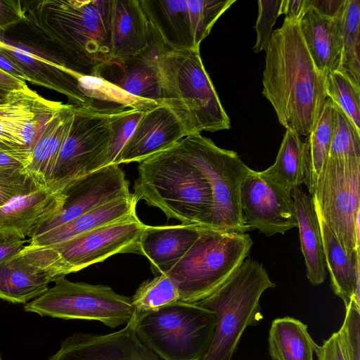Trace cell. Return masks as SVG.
<instances>
[{"mask_svg":"<svg viewBox=\"0 0 360 360\" xmlns=\"http://www.w3.org/2000/svg\"><path fill=\"white\" fill-rule=\"evenodd\" d=\"M201 227L192 224L146 225L140 239L139 254L148 259L154 274H165L196 241Z\"/></svg>","mask_w":360,"mask_h":360,"instance_id":"obj_21","label":"cell"},{"mask_svg":"<svg viewBox=\"0 0 360 360\" xmlns=\"http://www.w3.org/2000/svg\"><path fill=\"white\" fill-rule=\"evenodd\" d=\"M75 79L77 89L85 101L84 107L105 114L110 115L129 108L145 111L160 105L156 101L129 94L99 76L77 73Z\"/></svg>","mask_w":360,"mask_h":360,"instance_id":"obj_30","label":"cell"},{"mask_svg":"<svg viewBox=\"0 0 360 360\" xmlns=\"http://www.w3.org/2000/svg\"><path fill=\"white\" fill-rule=\"evenodd\" d=\"M261 174L287 191L304 184V141L286 130L274 163Z\"/></svg>","mask_w":360,"mask_h":360,"instance_id":"obj_33","label":"cell"},{"mask_svg":"<svg viewBox=\"0 0 360 360\" xmlns=\"http://www.w3.org/2000/svg\"><path fill=\"white\" fill-rule=\"evenodd\" d=\"M342 51L338 71L360 89V1L346 0L340 17Z\"/></svg>","mask_w":360,"mask_h":360,"instance_id":"obj_34","label":"cell"},{"mask_svg":"<svg viewBox=\"0 0 360 360\" xmlns=\"http://www.w3.org/2000/svg\"><path fill=\"white\" fill-rule=\"evenodd\" d=\"M25 8L20 1L0 0V31L24 20Z\"/></svg>","mask_w":360,"mask_h":360,"instance_id":"obj_44","label":"cell"},{"mask_svg":"<svg viewBox=\"0 0 360 360\" xmlns=\"http://www.w3.org/2000/svg\"><path fill=\"white\" fill-rule=\"evenodd\" d=\"M311 197L347 257H360V160L328 158Z\"/></svg>","mask_w":360,"mask_h":360,"instance_id":"obj_9","label":"cell"},{"mask_svg":"<svg viewBox=\"0 0 360 360\" xmlns=\"http://www.w3.org/2000/svg\"><path fill=\"white\" fill-rule=\"evenodd\" d=\"M133 324L138 338L161 359L203 360L214 335L216 315L197 303L179 301Z\"/></svg>","mask_w":360,"mask_h":360,"instance_id":"obj_7","label":"cell"},{"mask_svg":"<svg viewBox=\"0 0 360 360\" xmlns=\"http://www.w3.org/2000/svg\"><path fill=\"white\" fill-rule=\"evenodd\" d=\"M150 27L167 50L200 49L195 44L187 0H139Z\"/></svg>","mask_w":360,"mask_h":360,"instance_id":"obj_24","label":"cell"},{"mask_svg":"<svg viewBox=\"0 0 360 360\" xmlns=\"http://www.w3.org/2000/svg\"><path fill=\"white\" fill-rule=\"evenodd\" d=\"M311 6L310 0H282L279 15H285V19L300 22Z\"/></svg>","mask_w":360,"mask_h":360,"instance_id":"obj_47","label":"cell"},{"mask_svg":"<svg viewBox=\"0 0 360 360\" xmlns=\"http://www.w3.org/2000/svg\"><path fill=\"white\" fill-rule=\"evenodd\" d=\"M15 89H13L9 86H4L0 84V100L6 97V96L11 91Z\"/></svg>","mask_w":360,"mask_h":360,"instance_id":"obj_51","label":"cell"},{"mask_svg":"<svg viewBox=\"0 0 360 360\" xmlns=\"http://www.w3.org/2000/svg\"><path fill=\"white\" fill-rule=\"evenodd\" d=\"M68 104L47 100L25 84L0 100V148H28Z\"/></svg>","mask_w":360,"mask_h":360,"instance_id":"obj_14","label":"cell"},{"mask_svg":"<svg viewBox=\"0 0 360 360\" xmlns=\"http://www.w3.org/2000/svg\"><path fill=\"white\" fill-rule=\"evenodd\" d=\"M60 191L40 187L0 207V233L24 239L60 207Z\"/></svg>","mask_w":360,"mask_h":360,"instance_id":"obj_20","label":"cell"},{"mask_svg":"<svg viewBox=\"0 0 360 360\" xmlns=\"http://www.w3.org/2000/svg\"><path fill=\"white\" fill-rule=\"evenodd\" d=\"M146 225L137 216L115 221L52 245L71 272H77L116 254L140 253Z\"/></svg>","mask_w":360,"mask_h":360,"instance_id":"obj_16","label":"cell"},{"mask_svg":"<svg viewBox=\"0 0 360 360\" xmlns=\"http://www.w3.org/2000/svg\"><path fill=\"white\" fill-rule=\"evenodd\" d=\"M112 0H46L25 8L24 20L51 43L60 62L98 76L111 61Z\"/></svg>","mask_w":360,"mask_h":360,"instance_id":"obj_2","label":"cell"},{"mask_svg":"<svg viewBox=\"0 0 360 360\" xmlns=\"http://www.w3.org/2000/svg\"><path fill=\"white\" fill-rule=\"evenodd\" d=\"M26 303L24 310L41 316L96 321L112 328L127 324L133 315L131 298L110 287L72 282L64 277Z\"/></svg>","mask_w":360,"mask_h":360,"instance_id":"obj_10","label":"cell"},{"mask_svg":"<svg viewBox=\"0 0 360 360\" xmlns=\"http://www.w3.org/2000/svg\"><path fill=\"white\" fill-rule=\"evenodd\" d=\"M138 201L133 194L98 206L72 220L30 238V245L52 246L98 227L137 216Z\"/></svg>","mask_w":360,"mask_h":360,"instance_id":"obj_26","label":"cell"},{"mask_svg":"<svg viewBox=\"0 0 360 360\" xmlns=\"http://www.w3.org/2000/svg\"><path fill=\"white\" fill-rule=\"evenodd\" d=\"M0 69L16 79L26 82L28 78L20 65L8 53L0 48Z\"/></svg>","mask_w":360,"mask_h":360,"instance_id":"obj_49","label":"cell"},{"mask_svg":"<svg viewBox=\"0 0 360 360\" xmlns=\"http://www.w3.org/2000/svg\"><path fill=\"white\" fill-rule=\"evenodd\" d=\"M60 192V209L39 224L30 235L38 236L114 200L128 198L129 183L119 165H110L72 180Z\"/></svg>","mask_w":360,"mask_h":360,"instance_id":"obj_13","label":"cell"},{"mask_svg":"<svg viewBox=\"0 0 360 360\" xmlns=\"http://www.w3.org/2000/svg\"><path fill=\"white\" fill-rule=\"evenodd\" d=\"M150 30V44L145 51L120 62L110 61L98 76L129 94L161 104L158 58L166 48L151 27Z\"/></svg>","mask_w":360,"mask_h":360,"instance_id":"obj_18","label":"cell"},{"mask_svg":"<svg viewBox=\"0 0 360 360\" xmlns=\"http://www.w3.org/2000/svg\"><path fill=\"white\" fill-rule=\"evenodd\" d=\"M111 61L120 62L145 51L151 30L139 0H112Z\"/></svg>","mask_w":360,"mask_h":360,"instance_id":"obj_22","label":"cell"},{"mask_svg":"<svg viewBox=\"0 0 360 360\" xmlns=\"http://www.w3.org/2000/svg\"><path fill=\"white\" fill-rule=\"evenodd\" d=\"M340 17L324 16L310 6L299 22L301 34L319 70L326 77L338 70L342 41Z\"/></svg>","mask_w":360,"mask_h":360,"instance_id":"obj_25","label":"cell"},{"mask_svg":"<svg viewBox=\"0 0 360 360\" xmlns=\"http://www.w3.org/2000/svg\"><path fill=\"white\" fill-rule=\"evenodd\" d=\"M319 221L331 288L345 308L352 301L360 307V257L350 259L326 223Z\"/></svg>","mask_w":360,"mask_h":360,"instance_id":"obj_28","label":"cell"},{"mask_svg":"<svg viewBox=\"0 0 360 360\" xmlns=\"http://www.w3.org/2000/svg\"><path fill=\"white\" fill-rule=\"evenodd\" d=\"M47 360H162L138 338L131 321L105 334L75 333Z\"/></svg>","mask_w":360,"mask_h":360,"instance_id":"obj_17","label":"cell"},{"mask_svg":"<svg viewBox=\"0 0 360 360\" xmlns=\"http://www.w3.org/2000/svg\"><path fill=\"white\" fill-rule=\"evenodd\" d=\"M275 286L262 264L246 258L215 291L196 302L216 315L214 335L203 360H232L245 329L263 319L262 293Z\"/></svg>","mask_w":360,"mask_h":360,"instance_id":"obj_5","label":"cell"},{"mask_svg":"<svg viewBox=\"0 0 360 360\" xmlns=\"http://www.w3.org/2000/svg\"><path fill=\"white\" fill-rule=\"evenodd\" d=\"M109 115L75 106L74 115L47 187L60 191L73 179L108 165Z\"/></svg>","mask_w":360,"mask_h":360,"instance_id":"obj_11","label":"cell"},{"mask_svg":"<svg viewBox=\"0 0 360 360\" xmlns=\"http://www.w3.org/2000/svg\"><path fill=\"white\" fill-rule=\"evenodd\" d=\"M326 95L360 132V89L339 71L326 76Z\"/></svg>","mask_w":360,"mask_h":360,"instance_id":"obj_36","label":"cell"},{"mask_svg":"<svg viewBox=\"0 0 360 360\" xmlns=\"http://www.w3.org/2000/svg\"><path fill=\"white\" fill-rule=\"evenodd\" d=\"M249 234L202 226L198 238L165 275L178 288L180 301L196 303L215 291L248 257Z\"/></svg>","mask_w":360,"mask_h":360,"instance_id":"obj_6","label":"cell"},{"mask_svg":"<svg viewBox=\"0 0 360 360\" xmlns=\"http://www.w3.org/2000/svg\"><path fill=\"white\" fill-rule=\"evenodd\" d=\"M40 188L27 174L13 176L0 174V207L15 197Z\"/></svg>","mask_w":360,"mask_h":360,"instance_id":"obj_42","label":"cell"},{"mask_svg":"<svg viewBox=\"0 0 360 360\" xmlns=\"http://www.w3.org/2000/svg\"><path fill=\"white\" fill-rule=\"evenodd\" d=\"M345 309L338 340L345 360H360V307L352 301Z\"/></svg>","mask_w":360,"mask_h":360,"instance_id":"obj_40","label":"cell"},{"mask_svg":"<svg viewBox=\"0 0 360 360\" xmlns=\"http://www.w3.org/2000/svg\"><path fill=\"white\" fill-rule=\"evenodd\" d=\"M186 136L175 114L165 105L144 111L134 134L122 150L120 164L141 162Z\"/></svg>","mask_w":360,"mask_h":360,"instance_id":"obj_19","label":"cell"},{"mask_svg":"<svg viewBox=\"0 0 360 360\" xmlns=\"http://www.w3.org/2000/svg\"><path fill=\"white\" fill-rule=\"evenodd\" d=\"M299 229L301 250L307 276L314 286L322 284L326 276V263L319 221L309 195L299 188L291 191Z\"/></svg>","mask_w":360,"mask_h":360,"instance_id":"obj_27","label":"cell"},{"mask_svg":"<svg viewBox=\"0 0 360 360\" xmlns=\"http://www.w3.org/2000/svg\"><path fill=\"white\" fill-rule=\"evenodd\" d=\"M32 150L28 148H0V174L13 176L25 174L32 160Z\"/></svg>","mask_w":360,"mask_h":360,"instance_id":"obj_43","label":"cell"},{"mask_svg":"<svg viewBox=\"0 0 360 360\" xmlns=\"http://www.w3.org/2000/svg\"><path fill=\"white\" fill-rule=\"evenodd\" d=\"M143 112L129 108L109 115L111 140L108 151V165H120L122 150L134 134Z\"/></svg>","mask_w":360,"mask_h":360,"instance_id":"obj_39","label":"cell"},{"mask_svg":"<svg viewBox=\"0 0 360 360\" xmlns=\"http://www.w3.org/2000/svg\"><path fill=\"white\" fill-rule=\"evenodd\" d=\"M26 82L16 79L15 77L8 74L5 71L0 69V84L18 89L25 85Z\"/></svg>","mask_w":360,"mask_h":360,"instance_id":"obj_50","label":"cell"},{"mask_svg":"<svg viewBox=\"0 0 360 360\" xmlns=\"http://www.w3.org/2000/svg\"><path fill=\"white\" fill-rule=\"evenodd\" d=\"M0 48L8 53L25 72L28 82L65 95L75 106L85 105L77 89V81L65 72V67L56 58L41 56L28 46L0 39Z\"/></svg>","mask_w":360,"mask_h":360,"instance_id":"obj_23","label":"cell"},{"mask_svg":"<svg viewBox=\"0 0 360 360\" xmlns=\"http://www.w3.org/2000/svg\"><path fill=\"white\" fill-rule=\"evenodd\" d=\"M0 360H2V358H1V354H0Z\"/></svg>","mask_w":360,"mask_h":360,"instance_id":"obj_52","label":"cell"},{"mask_svg":"<svg viewBox=\"0 0 360 360\" xmlns=\"http://www.w3.org/2000/svg\"><path fill=\"white\" fill-rule=\"evenodd\" d=\"M72 273L52 247L25 245L0 263V299L26 304L44 293L49 284Z\"/></svg>","mask_w":360,"mask_h":360,"instance_id":"obj_12","label":"cell"},{"mask_svg":"<svg viewBox=\"0 0 360 360\" xmlns=\"http://www.w3.org/2000/svg\"><path fill=\"white\" fill-rule=\"evenodd\" d=\"M314 352L317 360H345L336 332L324 340L322 345H317Z\"/></svg>","mask_w":360,"mask_h":360,"instance_id":"obj_45","label":"cell"},{"mask_svg":"<svg viewBox=\"0 0 360 360\" xmlns=\"http://www.w3.org/2000/svg\"><path fill=\"white\" fill-rule=\"evenodd\" d=\"M346 0H310L311 6L320 14L330 18H338L343 10Z\"/></svg>","mask_w":360,"mask_h":360,"instance_id":"obj_48","label":"cell"},{"mask_svg":"<svg viewBox=\"0 0 360 360\" xmlns=\"http://www.w3.org/2000/svg\"><path fill=\"white\" fill-rule=\"evenodd\" d=\"M235 2V0H187L198 46L200 47L219 17Z\"/></svg>","mask_w":360,"mask_h":360,"instance_id":"obj_38","label":"cell"},{"mask_svg":"<svg viewBox=\"0 0 360 360\" xmlns=\"http://www.w3.org/2000/svg\"><path fill=\"white\" fill-rule=\"evenodd\" d=\"M26 240L0 233V263L18 254L25 245Z\"/></svg>","mask_w":360,"mask_h":360,"instance_id":"obj_46","label":"cell"},{"mask_svg":"<svg viewBox=\"0 0 360 360\" xmlns=\"http://www.w3.org/2000/svg\"><path fill=\"white\" fill-rule=\"evenodd\" d=\"M132 193L184 225L206 226L213 206L203 174L183 155L178 142L140 162Z\"/></svg>","mask_w":360,"mask_h":360,"instance_id":"obj_3","label":"cell"},{"mask_svg":"<svg viewBox=\"0 0 360 360\" xmlns=\"http://www.w3.org/2000/svg\"><path fill=\"white\" fill-rule=\"evenodd\" d=\"M184 157L205 177L210 186L213 206L206 226L245 233L240 214V192L248 167L233 150L221 148L201 134L178 141Z\"/></svg>","mask_w":360,"mask_h":360,"instance_id":"obj_8","label":"cell"},{"mask_svg":"<svg viewBox=\"0 0 360 360\" xmlns=\"http://www.w3.org/2000/svg\"><path fill=\"white\" fill-rule=\"evenodd\" d=\"M130 298L134 310L133 322L180 301L177 287L165 274L157 275L143 281Z\"/></svg>","mask_w":360,"mask_h":360,"instance_id":"obj_35","label":"cell"},{"mask_svg":"<svg viewBox=\"0 0 360 360\" xmlns=\"http://www.w3.org/2000/svg\"><path fill=\"white\" fill-rule=\"evenodd\" d=\"M335 124L328 158L360 160V132L335 104Z\"/></svg>","mask_w":360,"mask_h":360,"instance_id":"obj_37","label":"cell"},{"mask_svg":"<svg viewBox=\"0 0 360 360\" xmlns=\"http://www.w3.org/2000/svg\"><path fill=\"white\" fill-rule=\"evenodd\" d=\"M282 0H269L257 1L258 15L255 26L257 38L252 48L254 53H259L265 51L270 41L273 26L277 18L280 15L279 11Z\"/></svg>","mask_w":360,"mask_h":360,"instance_id":"obj_41","label":"cell"},{"mask_svg":"<svg viewBox=\"0 0 360 360\" xmlns=\"http://www.w3.org/2000/svg\"><path fill=\"white\" fill-rule=\"evenodd\" d=\"M158 66L161 104L175 114L186 136L230 129V119L205 70L200 49H165Z\"/></svg>","mask_w":360,"mask_h":360,"instance_id":"obj_4","label":"cell"},{"mask_svg":"<svg viewBox=\"0 0 360 360\" xmlns=\"http://www.w3.org/2000/svg\"><path fill=\"white\" fill-rule=\"evenodd\" d=\"M243 223L247 231L257 229L266 236L284 234L297 227L294 200L287 191L250 169L240 192Z\"/></svg>","mask_w":360,"mask_h":360,"instance_id":"obj_15","label":"cell"},{"mask_svg":"<svg viewBox=\"0 0 360 360\" xmlns=\"http://www.w3.org/2000/svg\"><path fill=\"white\" fill-rule=\"evenodd\" d=\"M265 52L262 94L286 130L307 137L328 98L326 77L314 64L299 22L284 19Z\"/></svg>","mask_w":360,"mask_h":360,"instance_id":"obj_1","label":"cell"},{"mask_svg":"<svg viewBox=\"0 0 360 360\" xmlns=\"http://www.w3.org/2000/svg\"><path fill=\"white\" fill-rule=\"evenodd\" d=\"M75 105L68 104L46 125L32 150V160L25 173L39 187H47L56 160L72 122Z\"/></svg>","mask_w":360,"mask_h":360,"instance_id":"obj_29","label":"cell"},{"mask_svg":"<svg viewBox=\"0 0 360 360\" xmlns=\"http://www.w3.org/2000/svg\"><path fill=\"white\" fill-rule=\"evenodd\" d=\"M268 342L272 360H314L317 346L307 330V326L289 316L272 321Z\"/></svg>","mask_w":360,"mask_h":360,"instance_id":"obj_31","label":"cell"},{"mask_svg":"<svg viewBox=\"0 0 360 360\" xmlns=\"http://www.w3.org/2000/svg\"><path fill=\"white\" fill-rule=\"evenodd\" d=\"M335 124V105L327 98L314 129L304 141V184L310 196L327 160Z\"/></svg>","mask_w":360,"mask_h":360,"instance_id":"obj_32","label":"cell"}]
</instances>
